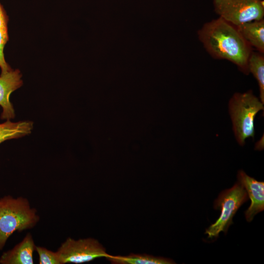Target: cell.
<instances>
[{
    "mask_svg": "<svg viewBox=\"0 0 264 264\" xmlns=\"http://www.w3.org/2000/svg\"><path fill=\"white\" fill-rule=\"evenodd\" d=\"M198 38L208 53L216 59L226 60L245 74L252 47L237 26L219 17L205 23L198 30Z\"/></svg>",
    "mask_w": 264,
    "mask_h": 264,
    "instance_id": "6da1fadb",
    "label": "cell"
},
{
    "mask_svg": "<svg viewBox=\"0 0 264 264\" xmlns=\"http://www.w3.org/2000/svg\"><path fill=\"white\" fill-rule=\"evenodd\" d=\"M40 219L37 209L26 198L7 195L0 198V251L14 232L34 228Z\"/></svg>",
    "mask_w": 264,
    "mask_h": 264,
    "instance_id": "7a4b0ae2",
    "label": "cell"
},
{
    "mask_svg": "<svg viewBox=\"0 0 264 264\" xmlns=\"http://www.w3.org/2000/svg\"><path fill=\"white\" fill-rule=\"evenodd\" d=\"M262 110L264 104L250 90L235 93L231 98L229 111L235 136L240 145H244L246 139L254 137L255 118Z\"/></svg>",
    "mask_w": 264,
    "mask_h": 264,
    "instance_id": "3957f363",
    "label": "cell"
},
{
    "mask_svg": "<svg viewBox=\"0 0 264 264\" xmlns=\"http://www.w3.org/2000/svg\"><path fill=\"white\" fill-rule=\"evenodd\" d=\"M248 197L244 187L240 183L222 191L214 203V208L220 209L221 213L217 221L205 231L208 238L218 237L221 232L226 233L232 224V219L240 206L247 201Z\"/></svg>",
    "mask_w": 264,
    "mask_h": 264,
    "instance_id": "277c9868",
    "label": "cell"
},
{
    "mask_svg": "<svg viewBox=\"0 0 264 264\" xmlns=\"http://www.w3.org/2000/svg\"><path fill=\"white\" fill-rule=\"evenodd\" d=\"M213 3L219 17L237 26L264 19L262 0H213Z\"/></svg>",
    "mask_w": 264,
    "mask_h": 264,
    "instance_id": "5b68a950",
    "label": "cell"
},
{
    "mask_svg": "<svg viewBox=\"0 0 264 264\" xmlns=\"http://www.w3.org/2000/svg\"><path fill=\"white\" fill-rule=\"evenodd\" d=\"M57 251L62 264H82L110 255L98 240L91 238L77 240L67 238Z\"/></svg>",
    "mask_w": 264,
    "mask_h": 264,
    "instance_id": "8992f818",
    "label": "cell"
},
{
    "mask_svg": "<svg viewBox=\"0 0 264 264\" xmlns=\"http://www.w3.org/2000/svg\"><path fill=\"white\" fill-rule=\"evenodd\" d=\"M22 75L18 69H11L0 75V106L2 109L1 119L10 120L15 117L13 106L10 100L11 94L23 84Z\"/></svg>",
    "mask_w": 264,
    "mask_h": 264,
    "instance_id": "52a82bcc",
    "label": "cell"
},
{
    "mask_svg": "<svg viewBox=\"0 0 264 264\" xmlns=\"http://www.w3.org/2000/svg\"><path fill=\"white\" fill-rule=\"evenodd\" d=\"M238 182L245 188L251 204L245 212L247 221H251L255 216L264 209V182L258 181L246 175L243 171L238 172Z\"/></svg>",
    "mask_w": 264,
    "mask_h": 264,
    "instance_id": "ba28073f",
    "label": "cell"
},
{
    "mask_svg": "<svg viewBox=\"0 0 264 264\" xmlns=\"http://www.w3.org/2000/svg\"><path fill=\"white\" fill-rule=\"evenodd\" d=\"M36 246L32 234L27 233L20 242L2 254L0 256V264H33Z\"/></svg>",
    "mask_w": 264,
    "mask_h": 264,
    "instance_id": "9c48e42d",
    "label": "cell"
},
{
    "mask_svg": "<svg viewBox=\"0 0 264 264\" xmlns=\"http://www.w3.org/2000/svg\"><path fill=\"white\" fill-rule=\"evenodd\" d=\"M244 39L258 52L264 54V19L244 23L237 26Z\"/></svg>",
    "mask_w": 264,
    "mask_h": 264,
    "instance_id": "30bf717a",
    "label": "cell"
},
{
    "mask_svg": "<svg viewBox=\"0 0 264 264\" xmlns=\"http://www.w3.org/2000/svg\"><path fill=\"white\" fill-rule=\"evenodd\" d=\"M33 128L31 121H20L17 122L7 120L0 124V144L12 139L19 138L30 134Z\"/></svg>",
    "mask_w": 264,
    "mask_h": 264,
    "instance_id": "8fae6325",
    "label": "cell"
},
{
    "mask_svg": "<svg viewBox=\"0 0 264 264\" xmlns=\"http://www.w3.org/2000/svg\"><path fill=\"white\" fill-rule=\"evenodd\" d=\"M107 258L114 264H172L175 263L170 259L155 257L148 254H131L128 256H112Z\"/></svg>",
    "mask_w": 264,
    "mask_h": 264,
    "instance_id": "7c38bea8",
    "label": "cell"
},
{
    "mask_svg": "<svg viewBox=\"0 0 264 264\" xmlns=\"http://www.w3.org/2000/svg\"><path fill=\"white\" fill-rule=\"evenodd\" d=\"M249 72L256 79L259 88L260 99L264 104V55L252 51L248 62Z\"/></svg>",
    "mask_w": 264,
    "mask_h": 264,
    "instance_id": "4fadbf2b",
    "label": "cell"
},
{
    "mask_svg": "<svg viewBox=\"0 0 264 264\" xmlns=\"http://www.w3.org/2000/svg\"><path fill=\"white\" fill-rule=\"evenodd\" d=\"M8 21V16L6 12L0 3V68L1 73H5L12 69L6 62L4 55V47L9 40Z\"/></svg>",
    "mask_w": 264,
    "mask_h": 264,
    "instance_id": "5bb4252c",
    "label": "cell"
},
{
    "mask_svg": "<svg viewBox=\"0 0 264 264\" xmlns=\"http://www.w3.org/2000/svg\"><path fill=\"white\" fill-rule=\"evenodd\" d=\"M35 251L39 256V264H62L57 251H53L41 246H36Z\"/></svg>",
    "mask_w": 264,
    "mask_h": 264,
    "instance_id": "9a60e30c",
    "label": "cell"
}]
</instances>
